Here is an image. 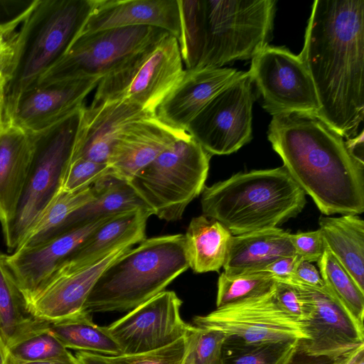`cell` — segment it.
<instances>
[{
  "mask_svg": "<svg viewBox=\"0 0 364 364\" xmlns=\"http://www.w3.org/2000/svg\"><path fill=\"white\" fill-rule=\"evenodd\" d=\"M313 81L316 114L343 138L364 119V1L316 0L299 55Z\"/></svg>",
  "mask_w": 364,
  "mask_h": 364,
  "instance_id": "6da1fadb",
  "label": "cell"
},
{
  "mask_svg": "<svg viewBox=\"0 0 364 364\" xmlns=\"http://www.w3.org/2000/svg\"><path fill=\"white\" fill-rule=\"evenodd\" d=\"M267 137L283 166L321 213H363V160L316 114L273 116Z\"/></svg>",
  "mask_w": 364,
  "mask_h": 364,
  "instance_id": "7a4b0ae2",
  "label": "cell"
},
{
  "mask_svg": "<svg viewBox=\"0 0 364 364\" xmlns=\"http://www.w3.org/2000/svg\"><path fill=\"white\" fill-rule=\"evenodd\" d=\"M305 195L282 166L237 173L205 186L200 203L205 216L239 235L278 228L301 213Z\"/></svg>",
  "mask_w": 364,
  "mask_h": 364,
  "instance_id": "3957f363",
  "label": "cell"
},
{
  "mask_svg": "<svg viewBox=\"0 0 364 364\" xmlns=\"http://www.w3.org/2000/svg\"><path fill=\"white\" fill-rule=\"evenodd\" d=\"M188 268L183 234L146 238L103 272L82 311H131L164 291Z\"/></svg>",
  "mask_w": 364,
  "mask_h": 364,
  "instance_id": "277c9868",
  "label": "cell"
},
{
  "mask_svg": "<svg viewBox=\"0 0 364 364\" xmlns=\"http://www.w3.org/2000/svg\"><path fill=\"white\" fill-rule=\"evenodd\" d=\"M95 0H36L14 40L6 71L4 110L66 53L90 16Z\"/></svg>",
  "mask_w": 364,
  "mask_h": 364,
  "instance_id": "5b68a950",
  "label": "cell"
},
{
  "mask_svg": "<svg viewBox=\"0 0 364 364\" xmlns=\"http://www.w3.org/2000/svg\"><path fill=\"white\" fill-rule=\"evenodd\" d=\"M85 106L45 129L29 133L32 152L26 181L15 215L3 233L9 252L17 249L60 190Z\"/></svg>",
  "mask_w": 364,
  "mask_h": 364,
  "instance_id": "8992f818",
  "label": "cell"
},
{
  "mask_svg": "<svg viewBox=\"0 0 364 364\" xmlns=\"http://www.w3.org/2000/svg\"><path fill=\"white\" fill-rule=\"evenodd\" d=\"M201 1L202 53L196 68H223L235 60L250 59L267 45L275 1Z\"/></svg>",
  "mask_w": 364,
  "mask_h": 364,
  "instance_id": "52a82bcc",
  "label": "cell"
},
{
  "mask_svg": "<svg viewBox=\"0 0 364 364\" xmlns=\"http://www.w3.org/2000/svg\"><path fill=\"white\" fill-rule=\"evenodd\" d=\"M210 158L188 133L173 141L129 182L153 215L166 221H176L181 219L188 204L201 194Z\"/></svg>",
  "mask_w": 364,
  "mask_h": 364,
  "instance_id": "ba28073f",
  "label": "cell"
},
{
  "mask_svg": "<svg viewBox=\"0 0 364 364\" xmlns=\"http://www.w3.org/2000/svg\"><path fill=\"white\" fill-rule=\"evenodd\" d=\"M184 72L178 39L166 33L104 75L91 105L128 101L156 115Z\"/></svg>",
  "mask_w": 364,
  "mask_h": 364,
  "instance_id": "9c48e42d",
  "label": "cell"
},
{
  "mask_svg": "<svg viewBox=\"0 0 364 364\" xmlns=\"http://www.w3.org/2000/svg\"><path fill=\"white\" fill-rule=\"evenodd\" d=\"M303 287L311 308L310 317L304 323L307 338L296 341L287 364H349L364 350L363 324L326 286Z\"/></svg>",
  "mask_w": 364,
  "mask_h": 364,
  "instance_id": "30bf717a",
  "label": "cell"
},
{
  "mask_svg": "<svg viewBox=\"0 0 364 364\" xmlns=\"http://www.w3.org/2000/svg\"><path fill=\"white\" fill-rule=\"evenodd\" d=\"M168 33L144 26L105 29L75 39L38 85L103 77L126 58ZM36 85V86H37Z\"/></svg>",
  "mask_w": 364,
  "mask_h": 364,
  "instance_id": "8fae6325",
  "label": "cell"
},
{
  "mask_svg": "<svg viewBox=\"0 0 364 364\" xmlns=\"http://www.w3.org/2000/svg\"><path fill=\"white\" fill-rule=\"evenodd\" d=\"M253 82L248 71L217 94L186 132L211 156L239 150L252 139Z\"/></svg>",
  "mask_w": 364,
  "mask_h": 364,
  "instance_id": "7c38bea8",
  "label": "cell"
},
{
  "mask_svg": "<svg viewBox=\"0 0 364 364\" xmlns=\"http://www.w3.org/2000/svg\"><path fill=\"white\" fill-rule=\"evenodd\" d=\"M249 73L272 116L317 114L320 105L311 77L300 56L284 47L267 45L252 58Z\"/></svg>",
  "mask_w": 364,
  "mask_h": 364,
  "instance_id": "4fadbf2b",
  "label": "cell"
},
{
  "mask_svg": "<svg viewBox=\"0 0 364 364\" xmlns=\"http://www.w3.org/2000/svg\"><path fill=\"white\" fill-rule=\"evenodd\" d=\"M274 288L262 296L218 308L207 315L197 316L193 323L198 327L224 332L228 341L245 345L307 338L304 323L277 304Z\"/></svg>",
  "mask_w": 364,
  "mask_h": 364,
  "instance_id": "5bb4252c",
  "label": "cell"
},
{
  "mask_svg": "<svg viewBox=\"0 0 364 364\" xmlns=\"http://www.w3.org/2000/svg\"><path fill=\"white\" fill-rule=\"evenodd\" d=\"M182 301L173 291H163L106 326L122 354L139 353L169 345L191 325L180 314Z\"/></svg>",
  "mask_w": 364,
  "mask_h": 364,
  "instance_id": "9a60e30c",
  "label": "cell"
},
{
  "mask_svg": "<svg viewBox=\"0 0 364 364\" xmlns=\"http://www.w3.org/2000/svg\"><path fill=\"white\" fill-rule=\"evenodd\" d=\"M132 246L130 243L123 244L87 266L60 267L29 304L31 312L38 319L49 323L84 313V305L99 277Z\"/></svg>",
  "mask_w": 364,
  "mask_h": 364,
  "instance_id": "2e32d148",
  "label": "cell"
},
{
  "mask_svg": "<svg viewBox=\"0 0 364 364\" xmlns=\"http://www.w3.org/2000/svg\"><path fill=\"white\" fill-rule=\"evenodd\" d=\"M102 77L38 85L21 93L4 110V119L28 133L45 129L82 105Z\"/></svg>",
  "mask_w": 364,
  "mask_h": 364,
  "instance_id": "e0dca14e",
  "label": "cell"
},
{
  "mask_svg": "<svg viewBox=\"0 0 364 364\" xmlns=\"http://www.w3.org/2000/svg\"><path fill=\"white\" fill-rule=\"evenodd\" d=\"M114 215L78 226L35 247L16 250L6 255L7 264L28 305L78 247Z\"/></svg>",
  "mask_w": 364,
  "mask_h": 364,
  "instance_id": "ac0fdd59",
  "label": "cell"
},
{
  "mask_svg": "<svg viewBox=\"0 0 364 364\" xmlns=\"http://www.w3.org/2000/svg\"><path fill=\"white\" fill-rule=\"evenodd\" d=\"M153 115L128 101L85 106L71 161L84 159L107 164L112 146L132 122Z\"/></svg>",
  "mask_w": 364,
  "mask_h": 364,
  "instance_id": "d6986e66",
  "label": "cell"
},
{
  "mask_svg": "<svg viewBox=\"0 0 364 364\" xmlns=\"http://www.w3.org/2000/svg\"><path fill=\"white\" fill-rule=\"evenodd\" d=\"M242 73L228 68L185 69L180 82L157 108V118L173 129L186 132L209 101Z\"/></svg>",
  "mask_w": 364,
  "mask_h": 364,
  "instance_id": "ffe728a7",
  "label": "cell"
},
{
  "mask_svg": "<svg viewBox=\"0 0 364 364\" xmlns=\"http://www.w3.org/2000/svg\"><path fill=\"white\" fill-rule=\"evenodd\" d=\"M187 134L166 125L156 115L132 122L112 146L107 161L111 173L129 181L173 141Z\"/></svg>",
  "mask_w": 364,
  "mask_h": 364,
  "instance_id": "44dd1931",
  "label": "cell"
},
{
  "mask_svg": "<svg viewBox=\"0 0 364 364\" xmlns=\"http://www.w3.org/2000/svg\"><path fill=\"white\" fill-rule=\"evenodd\" d=\"M137 26L164 30L178 40L181 21L178 0H95L77 38L105 29Z\"/></svg>",
  "mask_w": 364,
  "mask_h": 364,
  "instance_id": "7402d4cb",
  "label": "cell"
},
{
  "mask_svg": "<svg viewBox=\"0 0 364 364\" xmlns=\"http://www.w3.org/2000/svg\"><path fill=\"white\" fill-rule=\"evenodd\" d=\"M32 152L29 133L4 119L0 124V223H11L26 181Z\"/></svg>",
  "mask_w": 364,
  "mask_h": 364,
  "instance_id": "603a6c76",
  "label": "cell"
},
{
  "mask_svg": "<svg viewBox=\"0 0 364 364\" xmlns=\"http://www.w3.org/2000/svg\"><path fill=\"white\" fill-rule=\"evenodd\" d=\"M294 255L290 233L279 228L232 235L223 272L229 276L262 272L277 259Z\"/></svg>",
  "mask_w": 364,
  "mask_h": 364,
  "instance_id": "cb8c5ba5",
  "label": "cell"
},
{
  "mask_svg": "<svg viewBox=\"0 0 364 364\" xmlns=\"http://www.w3.org/2000/svg\"><path fill=\"white\" fill-rule=\"evenodd\" d=\"M152 215L147 208H136L114 215L95 230L62 267L87 266L123 244H139L146 239V223Z\"/></svg>",
  "mask_w": 364,
  "mask_h": 364,
  "instance_id": "d4e9b609",
  "label": "cell"
},
{
  "mask_svg": "<svg viewBox=\"0 0 364 364\" xmlns=\"http://www.w3.org/2000/svg\"><path fill=\"white\" fill-rule=\"evenodd\" d=\"M325 247L348 272L364 292V222L358 215L318 220Z\"/></svg>",
  "mask_w": 364,
  "mask_h": 364,
  "instance_id": "484cf974",
  "label": "cell"
},
{
  "mask_svg": "<svg viewBox=\"0 0 364 364\" xmlns=\"http://www.w3.org/2000/svg\"><path fill=\"white\" fill-rule=\"evenodd\" d=\"M230 232L204 215L192 218L184 234L189 267L195 273L218 272L227 257Z\"/></svg>",
  "mask_w": 364,
  "mask_h": 364,
  "instance_id": "4316f807",
  "label": "cell"
},
{
  "mask_svg": "<svg viewBox=\"0 0 364 364\" xmlns=\"http://www.w3.org/2000/svg\"><path fill=\"white\" fill-rule=\"evenodd\" d=\"M92 190L93 199L72 215L66 232L97 219L134 209L150 210L129 181L112 173L93 183Z\"/></svg>",
  "mask_w": 364,
  "mask_h": 364,
  "instance_id": "83f0119b",
  "label": "cell"
},
{
  "mask_svg": "<svg viewBox=\"0 0 364 364\" xmlns=\"http://www.w3.org/2000/svg\"><path fill=\"white\" fill-rule=\"evenodd\" d=\"M0 252V336L6 346L49 323L36 317Z\"/></svg>",
  "mask_w": 364,
  "mask_h": 364,
  "instance_id": "f1b7e54d",
  "label": "cell"
},
{
  "mask_svg": "<svg viewBox=\"0 0 364 364\" xmlns=\"http://www.w3.org/2000/svg\"><path fill=\"white\" fill-rule=\"evenodd\" d=\"M93 198L92 186L73 192L60 190L16 250L35 247L66 232L72 215Z\"/></svg>",
  "mask_w": 364,
  "mask_h": 364,
  "instance_id": "f546056e",
  "label": "cell"
},
{
  "mask_svg": "<svg viewBox=\"0 0 364 364\" xmlns=\"http://www.w3.org/2000/svg\"><path fill=\"white\" fill-rule=\"evenodd\" d=\"M50 331L66 348L94 353L106 356L122 354L118 344L106 326H99L90 314L82 313L60 321L50 323Z\"/></svg>",
  "mask_w": 364,
  "mask_h": 364,
  "instance_id": "4dcf8cb0",
  "label": "cell"
},
{
  "mask_svg": "<svg viewBox=\"0 0 364 364\" xmlns=\"http://www.w3.org/2000/svg\"><path fill=\"white\" fill-rule=\"evenodd\" d=\"M317 264L326 286L354 318L363 324L364 292L326 247Z\"/></svg>",
  "mask_w": 364,
  "mask_h": 364,
  "instance_id": "1f68e13d",
  "label": "cell"
},
{
  "mask_svg": "<svg viewBox=\"0 0 364 364\" xmlns=\"http://www.w3.org/2000/svg\"><path fill=\"white\" fill-rule=\"evenodd\" d=\"M296 341L245 345L225 340L221 364H287Z\"/></svg>",
  "mask_w": 364,
  "mask_h": 364,
  "instance_id": "d6a6232c",
  "label": "cell"
},
{
  "mask_svg": "<svg viewBox=\"0 0 364 364\" xmlns=\"http://www.w3.org/2000/svg\"><path fill=\"white\" fill-rule=\"evenodd\" d=\"M48 326L28 333L6 346L7 355L21 361L63 360L75 358V357L50 331Z\"/></svg>",
  "mask_w": 364,
  "mask_h": 364,
  "instance_id": "836d02e7",
  "label": "cell"
},
{
  "mask_svg": "<svg viewBox=\"0 0 364 364\" xmlns=\"http://www.w3.org/2000/svg\"><path fill=\"white\" fill-rule=\"evenodd\" d=\"M275 283L276 280L266 272L235 276L222 272L218 281L216 309L265 294Z\"/></svg>",
  "mask_w": 364,
  "mask_h": 364,
  "instance_id": "e575fe53",
  "label": "cell"
},
{
  "mask_svg": "<svg viewBox=\"0 0 364 364\" xmlns=\"http://www.w3.org/2000/svg\"><path fill=\"white\" fill-rule=\"evenodd\" d=\"M181 33L178 40L186 70L197 67L202 53V1L178 0Z\"/></svg>",
  "mask_w": 364,
  "mask_h": 364,
  "instance_id": "d590c367",
  "label": "cell"
},
{
  "mask_svg": "<svg viewBox=\"0 0 364 364\" xmlns=\"http://www.w3.org/2000/svg\"><path fill=\"white\" fill-rule=\"evenodd\" d=\"M188 348L183 364H221L226 334L219 330L191 325L186 333Z\"/></svg>",
  "mask_w": 364,
  "mask_h": 364,
  "instance_id": "8d00e7d4",
  "label": "cell"
},
{
  "mask_svg": "<svg viewBox=\"0 0 364 364\" xmlns=\"http://www.w3.org/2000/svg\"><path fill=\"white\" fill-rule=\"evenodd\" d=\"M188 344L186 334L175 342L157 349L105 357L110 364H183Z\"/></svg>",
  "mask_w": 364,
  "mask_h": 364,
  "instance_id": "74e56055",
  "label": "cell"
},
{
  "mask_svg": "<svg viewBox=\"0 0 364 364\" xmlns=\"http://www.w3.org/2000/svg\"><path fill=\"white\" fill-rule=\"evenodd\" d=\"M110 173L107 164L84 159L72 160L64 176L60 190L73 192L91 186Z\"/></svg>",
  "mask_w": 364,
  "mask_h": 364,
  "instance_id": "f35d334b",
  "label": "cell"
},
{
  "mask_svg": "<svg viewBox=\"0 0 364 364\" xmlns=\"http://www.w3.org/2000/svg\"><path fill=\"white\" fill-rule=\"evenodd\" d=\"M274 294L279 306L290 316L302 323L310 317L311 301L302 285L276 280Z\"/></svg>",
  "mask_w": 364,
  "mask_h": 364,
  "instance_id": "ab89813d",
  "label": "cell"
},
{
  "mask_svg": "<svg viewBox=\"0 0 364 364\" xmlns=\"http://www.w3.org/2000/svg\"><path fill=\"white\" fill-rule=\"evenodd\" d=\"M290 239L295 254L302 260L309 262H318L321 257L325 245L319 229L309 232L290 234Z\"/></svg>",
  "mask_w": 364,
  "mask_h": 364,
  "instance_id": "60d3db41",
  "label": "cell"
},
{
  "mask_svg": "<svg viewBox=\"0 0 364 364\" xmlns=\"http://www.w3.org/2000/svg\"><path fill=\"white\" fill-rule=\"evenodd\" d=\"M287 282L301 284L314 289H323L326 286L319 272L315 266L311 262L302 260L298 263L291 279Z\"/></svg>",
  "mask_w": 364,
  "mask_h": 364,
  "instance_id": "b9f144b4",
  "label": "cell"
},
{
  "mask_svg": "<svg viewBox=\"0 0 364 364\" xmlns=\"http://www.w3.org/2000/svg\"><path fill=\"white\" fill-rule=\"evenodd\" d=\"M301 259L295 254L293 256L282 257L268 265L262 272L270 274L275 280L289 281Z\"/></svg>",
  "mask_w": 364,
  "mask_h": 364,
  "instance_id": "7bdbcfd3",
  "label": "cell"
},
{
  "mask_svg": "<svg viewBox=\"0 0 364 364\" xmlns=\"http://www.w3.org/2000/svg\"><path fill=\"white\" fill-rule=\"evenodd\" d=\"M16 33L0 27V69L5 75L13 55Z\"/></svg>",
  "mask_w": 364,
  "mask_h": 364,
  "instance_id": "ee69618b",
  "label": "cell"
},
{
  "mask_svg": "<svg viewBox=\"0 0 364 364\" xmlns=\"http://www.w3.org/2000/svg\"><path fill=\"white\" fill-rule=\"evenodd\" d=\"M75 358L79 364H110L105 355L86 351H78Z\"/></svg>",
  "mask_w": 364,
  "mask_h": 364,
  "instance_id": "f6af8a7d",
  "label": "cell"
},
{
  "mask_svg": "<svg viewBox=\"0 0 364 364\" xmlns=\"http://www.w3.org/2000/svg\"><path fill=\"white\" fill-rule=\"evenodd\" d=\"M6 364H79L76 358L63 360L21 361L14 359L6 353Z\"/></svg>",
  "mask_w": 364,
  "mask_h": 364,
  "instance_id": "bcb514c9",
  "label": "cell"
},
{
  "mask_svg": "<svg viewBox=\"0 0 364 364\" xmlns=\"http://www.w3.org/2000/svg\"><path fill=\"white\" fill-rule=\"evenodd\" d=\"M6 77L4 71L0 69V124L4 120L6 97Z\"/></svg>",
  "mask_w": 364,
  "mask_h": 364,
  "instance_id": "7dc6e473",
  "label": "cell"
},
{
  "mask_svg": "<svg viewBox=\"0 0 364 364\" xmlns=\"http://www.w3.org/2000/svg\"><path fill=\"white\" fill-rule=\"evenodd\" d=\"M6 348L0 336V364H6Z\"/></svg>",
  "mask_w": 364,
  "mask_h": 364,
  "instance_id": "c3c4849f",
  "label": "cell"
},
{
  "mask_svg": "<svg viewBox=\"0 0 364 364\" xmlns=\"http://www.w3.org/2000/svg\"><path fill=\"white\" fill-rule=\"evenodd\" d=\"M349 364H364V350L358 353Z\"/></svg>",
  "mask_w": 364,
  "mask_h": 364,
  "instance_id": "681fc988",
  "label": "cell"
}]
</instances>
